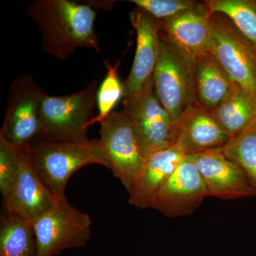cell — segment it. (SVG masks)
Wrapping results in <instances>:
<instances>
[{"instance_id": "1", "label": "cell", "mask_w": 256, "mask_h": 256, "mask_svg": "<svg viewBox=\"0 0 256 256\" xmlns=\"http://www.w3.org/2000/svg\"><path fill=\"white\" fill-rule=\"evenodd\" d=\"M28 13L40 28L43 50L57 60H66L79 47L100 52L94 28L96 12L92 5L69 0H34Z\"/></svg>"}, {"instance_id": "2", "label": "cell", "mask_w": 256, "mask_h": 256, "mask_svg": "<svg viewBox=\"0 0 256 256\" xmlns=\"http://www.w3.org/2000/svg\"><path fill=\"white\" fill-rule=\"evenodd\" d=\"M32 164L45 186L58 201L66 200L69 178L90 164L110 168V161L99 140H46L28 146Z\"/></svg>"}, {"instance_id": "3", "label": "cell", "mask_w": 256, "mask_h": 256, "mask_svg": "<svg viewBox=\"0 0 256 256\" xmlns=\"http://www.w3.org/2000/svg\"><path fill=\"white\" fill-rule=\"evenodd\" d=\"M98 82L94 80L82 90L64 96L42 94L40 120L42 134L48 140L77 141L88 139L87 124L97 104Z\"/></svg>"}, {"instance_id": "4", "label": "cell", "mask_w": 256, "mask_h": 256, "mask_svg": "<svg viewBox=\"0 0 256 256\" xmlns=\"http://www.w3.org/2000/svg\"><path fill=\"white\" fill-rule=\"evenodd\" d=\"M100 124L99 140L110 161V170L129 194L148 156L132 114L124 109L112 111Z\"/></svg>"}, {"instance_id": "5", "label": "cell", "mask_w": 256, "mask_h": 256, "mask_svg": "<svg viewBox=\"0 0 256 256\" xmlns=\"http://www.w3.org/2000/svg\"><path fill=\"white\" fill-rule=\"evenodd\" d=\"M153 85L156 98L174 126L182 114L197 102L194 60L162 36Z\"/></svg>"}, {"instance_id": "6", "label": "cell", "mask_w": 256, "mask_h": 256, "mask_svg": "<svg viewBox=\"0 0 256 256\" xmlns=\"http://www.w3.org/2000/svg\"><path fill=\"white\" fill-rule=\"evenodd\" d=\"M36 256H53L62 250L84 246L92 236V218L66 198L58 201L32 222Z\"/></svg>"}, {"instance_id": "7", "label": "cell", "mask_w": 256, "mask_h": 256, "mask_svg": "<svg viewBox=\"0 0 256 256\" xmlns=\"http://www.w3.org/2000/svg\"><path fill=\"white\" fill-rule=\"evenodd\" d=\"M137 34V46L130 73L124 82V108L131 112L152 84L160 54L161 36L158 20L137 8L130 14Z\"/></svg>"}, {"instance_id": "8", "label": "cell", "mask_w": 256, "mask_h": 256, "mask_svg": "<svg viewBox=\"0 0 256 256\" xmlns=\"http://www.w3.org/2000/svg\"><path fill=\"white\" fill-rule=\"evenodd\" d=\"M212 54L236 84L256 97V47L228 18L212 14Z\"/></svg>"}, {"instance_id": "9", "label": "cell", "mask_w": 256, "mask_h": 256, "mask_svg": "<svg viewBox=\"0 0 256 256\" xmlns=\"http://www.w3.org/2000/svg\"><path fill=\"white\" fill-rule=\"evenodd\" d=\"M44 92L30 75L15 79L10 88L8 104L0 136L18 148L30 146L42 134L40 98Z\"/></svg>"}, {"instance_id": "10", "label": "cell", "mask_w": 256, "mask_h": 256, "mask_svg": "<svg viewBox=\"0 0 256 256\" xmlns=\"http://www.w3.org/2000/svg\"><path fill=\"white\" fill-rule=\"evenodd\" d=\"M208 196L206 185L191 156H184L153 200L150 208L168 217L192 214Z\"/></svg>"}, {"instance_id": "11", "label": "cell", "mask_w": 256, "mask_h": 256, "mask_svg": "<svg viewBox=\"0 0 256 256\" xmlns=\"http://www.w3.org/2000/svg\"><path fill=\"white\" fill-rule=\"evenodd\" d=\"M160 34L192 60L212 54V14L204 2L186 12L159 21Z\"/></svg>"}, {"instance_id": "12", "label": "cell", "mask_w": 256, "mask_h": 256, "mask_svg": "<svg viewBox=\"0 0 256 256\" xmlns=\"http://www.w3.org/2000/svg\"><path fill=\"white\" fill-rule=\"evenodd\" d=\"M191 156L204 182L208 196L224 200L255 196L246 174L225 156L222 148Z\"/></svg>"}, {"instance_id": "13", "label": "cell", "mask_w": 256, "mask_h": 256, "mask_svg": "<svg viewBox=\"0 0 256 256\" xmlns=\"http://www.w3.org/2000/svg\"><path fill=\"white\" fill-rule=\"evenodd\" d=\"M230 138L212 111L196 102L182 114L174 126L172 144L184 156L222 148Z\"/></svg>"}, {"instance_id": "14", "label": "cell", "mask_w": 256, "mask_h": 256, "mask_svg": "<svg viewBox=\"0 0 256 256\" xmlns=\"http://www.w3.org/2000/svg\"><path fill=\"white\" fill-rule=\"evenodd\" d=\"M20 172L14 188L3 201L4 212L33 222L54 206L58 200L37 174L28 146L20 148Z\"/></svg>"}, {"instance_id": "15", "label": "cell", "mask_w": 256, "mask_h": 256, "mask_svg": "<svg viewBox=\"0 0 256 256\" xmlns=\"http://www.w3.org/2000/svg\"><path fill=\"white\" fill-rule=\"evenodd\" d=\"M184 156L173 144L151 153L129 193L130 204L139 210L150 208L158 192Z\"/></svg>"}, {"instance_id": "16", "label": "cell", "mask_w": 256, "mask_h": 256, "mask_svg": "<svg viewBox=\"0 0 256 256\" xmlns=\"http://www.w3.org/2000/svg\"><path fill=\"white\" fill-rule=\"evenodd\" d=\"M130 114H132L148 156L172 144L174 124L168 111L156 98L153 82Z\"/></svg>"}, {"instance_id": "17", "label": "cell", "mask_w": 256, "mask_h": 256, "mask_svg": "<svg viewBox=\"0 0 256 256\" xmlns=\"http://www.w3.org/2000/svg\"><path fill=\"white\" fill-rule=\"evenodd\" d=\"M194 66L197 102L213 111L232 92L236 82L213 54L194 60Z\"/></svg>"}, {"instance_id": "18", "label": "cell", "mask_w": 256, "mask_h": 256, "mask_svg": "<svg viewBox=\"0 0 256 256\" xmlns=\"http://www.w3.org/2000/svg\"><path fill=\"white\" fill-rule=\"evenodd\" d=\"M212 112L230 139L256 120V97L236 84L222 104Z\"/></svg>"}, {"instance_id": "19", "label": "cell", "mask_w": 256, "mask_h": 256, "mask_svg": "<svg viewBox=\"0 0 256 256\" xmlns=\"http://www.w3.org/2000/svg\"><path fill=\"white\" fill-rule=\"evenodd\" d=\"M32 222L4 212L0 223V256H36Z\"/></svg>"}, {"instance_id": "20", "label": "cell", "mask_w": 256, "mask_h": 256, "mask_svg": "<svg viewBox=\"0 0 256 256\" xmlns=\"http://www.w3.org/2000/svg\"><path fill=\"white\" fill-rule=\"evenodd\" d=\"M204 2L210 14L228 18L256 47V0H208Z\"/></svg>"}, {"instance_id": "21", "label": "cell", "mask_w": 256, "mask_h": 256, "mask_svg": "<svg viewBox=\"0 0 256 256\" xmlns=\"http://www.w3.org/2000/svg\"><path fill=\"white\" fill-rule=\"evenodd\" d=\"M222 150L246 174L256 197V120L244 132L230 138Z\"/></svg>"}, {"instance_id": "22", "label": "cell", "mask_w": 256, "mask_h": 256, "mask_svg": "<svg viewBox=\"0 0 256 256\" xmlns=\"http://www.w3.org/2000/svg\"><path fill=\"white\" fill-rule=\"evenodd\" d=\"M120 63V60L112 65L108 60H104L107 74L98 90L96 105L98 114L88 121V128L92 124L104 122L114 111L116 104L124 97V84L120 82L118 76Z\"/></svg>"}, {"instance_id": "23", "label": "cell", "mask_w": 256, "mask_h": 256, "mask_svg": "<svg viewBox=\"0 0 256 256\" xmlns=\"http://www.w3.org/2000/svg\"><path fill=\"white\" fill-rule=\"evenodd\" d=\"M20 172V148L0 136V192L6 200L18 181Z\"/></svg>"}, {"instance_id": "24", "label": "cell", "mask_w": 256, "mask_h": 256, "mask_svg": "<svg viewBox=\"0 0 256 256\" xmlns=\"http://www.w3.org/2000/svg\"><path fill=\"white\" fill-rule=\"evenodd\" d=\"M129 2L158 21L183 14L197 4L196 2L190 0H130Z\"/></svg>"}]
</instances>
